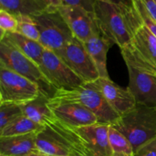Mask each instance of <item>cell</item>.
Here are the masks:
<instances>
[{
  "mask_svg": "<svg viewBox=\"0 0 156 156\" xmlns=\"http://www.w3.org/2000/svg\"><path fill=\"white\" fill-rule=\"evenodd\" d=\"M109 124L97 123L75 128L91 156H111Z\"/></svg>",
  "mask_w": 156,
  "mask_h": 156,
  "instance_id": "obj_14",
  "label": "cell"
},
{
  "mask_svg": "<svg viewBox=\"0 0 156 156\" xmlns=\"http://www.w3.org/2000/svg\"><path fill=\"white\" fill-rule=\"evenodd\" d=\"M41 94L39 85L0 66V104L24 105Z\"/></svg>",
  "mask_w": 156,
  "mask_h": 156,
  "instance_id": "obj_8",
  "label": "cell"
},
{
  "mask_svg": "<svg viewBox=\"0 0 156 156\" xmlns=\"http://www.w3.org/2000/svg\"><path fill=\"white\" fill-rule=\"evenodd\" d=\"M16 18L18 20L17 32L24 35L26 37L39 41V30L34 18L29 15H18Z\"/></svg>",
  "mask_w": 156,
  "mask_h": 156,
  "instance_id": "obj_23",
  "label": "cell"
},
{
  "mask_svg": "<svg viewBox=\"0 0 156 156\" xmlns=\"http://www.w3.org/2000/svg\"><path fill=\"white\" fill-rule=\"evenodd\" d=\"M25 156H46V155H44V154L41 153V152H32V153L28 154V155H27Z\"/></svg>",
  "mask_w": 156,
  "mask_h": 156,
  "instance_id": "obj_31",
  "label": "cell"
},
{
  "mask_svg": "<svg viewBox=\"0 0 156 156\" xmlns=\"http://www.w3.org/2000/svg\"><path fill=\"white\" fill-rule=\"evenodd\" d=\"M44 126L21 115L0 130V137L15 136L29 133H39Z\"/></svg>",
  "mask_w": 156,
  "mask_h": 156,
  "instance_id": "obj_21",
  "label": "cell"
},
{
  "mask_svg": "<svg viewBox=\"0 0 156 156\" xmlns=\"http://www.w3.org/2000/svg\"><path fill=\"white\" fill-rule=\"evenodd\" d=\"M91 84L100 91L108 105L120 117L129 112L136 105V101L130 90L119 86L110 78L99 77Z\"/></svg>",
  "mask_w": 156,
  "mask_h": 156,
  "instance_id": "obj_12",
  "label": "cell"
},
{
  "mask_svg": "<svg viewBox=\"0 0 156 156\" xmlns=\"http://www.w3.org/2000/svg\"><path fill=\"white\" fill-rule=\"evenodd\" d=\"M56 54L84 82H92L100 76L94 61L82 41L74 37Z\"/></svg>",
  "mask_w": 156,
  "mask_h": 156,
  "instance_id": "obj_10",
  "label": "cell"
},
{
  "mask_svg": "<svg viewBox=\"0 0 156 156\" xmlns=\"http://www.w3.org/2000/svg\"><path fill=\"white\" fill-rule=\"evenodd\" d=\"M50 7L52 8H59L60 6L63 5L62 0H44Z\"/></svg>",
  "mask_w": 156,
  "mask_h": 156,
  "instance_id": "obj_30",
  "label": "cell"
},
{
  "mask_svg": "<svg viewBox=\"0 0 156 156\" xmlns=\"http://www.w3.org/2000/svg\"><path fill=\"white\" fill-rule=\"evenodd\" d=\"M83 43L87 51L95 64L99 76L102 78H109L107 69V54L110 46L112 45L111 41L101 34V33H98Z\"/></svg>",
  "mask_w": 156,
  "mask_h": 156,
  "instance_id": "obj_17",
  "label": "cell"
},
{
  "mask_svg": "<svg viewBox=\"0 0 156 156\" xmlns=\"http://www.w3.org/2000/svg\"><path fill=\"white\" fill-rule=\"evenodd\" d=\"M73 35L85 42L96 34L100 33L94 12H88L78 6L62 5L58 8Z\"/></svg>",
  "mask_w": 156,
  "mask_h": 156,
  "instance_id": "obj_11",
  "label": "cell"
},
{
  "mask_svg": "<svg viewBox=\"0 0 156 156\" xmlns=\"http://www.w3.org/2000/svg\"><path fill=\"white\" fill-rule=\"evenodd\" d=\"M36 144L46 156H91L75 128L57 119L37 133Z\"/></svg>",
  "mask_w": 156,
  "mask_h": 156,
  "instance_id": "obj_2",
  "label": "cell"
},
{
  "mask_svg": "<svg viewBox=\"0 0 156 156\" xmlns=\"http://www.w3.org/2000/svg\"><path fill=\"white\" fill-rule=\"evenodd\" d=\"M44 0H0V9L15 16H35L49 9Z\"/></svg>",
  "mask_w": 156,
  "mask_h": 156,
  "instance_id": "obj_19",
  "label": "cell"
},
{
  "mask_svg": "<svg viewBox=\"0 0 156 156\" xmlns=\"http://www.w3.org/2000/svg\"><path fill=\"white\" fill-rule=\"evenodd\" d=\"M0 66L36 83L42 94L51 98L49 90L53 88L43 74L39 65L21 53L5 37L0 41Z\"/></svg>",
  "mask_w": 156,
  "mask_h": 156,
  "instance_id": "obj_6",
  "label": "cell"
},
{
  "mask_svg": "<svg viewBox=\"0 0 156 156\" xmlns=\"http://www.w3.org/2000/svg\"><path fill=\"white\" fill-rule=\"evenodd\" d=\"M49 101L82 105L91 111L98 118V123H101L111 125L120 117L91 82H85L72 90L56 91L49 99Z\"/></svg>",
  "mask_w": 156,
  "mask_h": 156,
  "instance_id": "obj_5",
  "label": "cell"
},
{
  "mask_svg": "<svg viewBox=\"0 0 156 156\" xmlns=\"http://www.w3.org/2000/svg\"><path fill=\"white\" fill-rule=\"evenodd\" d=\"M48 106L56 119L73 128L98 123L91 111L82 105L69 102H48Z\"/></svg>",
  "mask_w": 156,
  "mask_h": 156,
  "instance_id": "obj_13",
  "label": "cell"
},
{
  "mask_svg": "<svg viewBox=\"0 0 156 156\" xmlns=\"http://www.w3.org/2000/svg\"><path fill=\"white\" fill-rule=\"evenodd\" d=\"M40 68L55 91L74 89L85 83L56 53L48 49L43 53Z\"/></svg>",
  "mask_w": 156,
  "mask_h": 156,
  "instance_id": "obj_9",
  "label": "cell"
},
{
  "mask_svg": "<svg viewBox=\"0 0 156 156\" xmlns=\"http://www.w3.org/2000/svg\"><path fill=\"white\" fill-rule=\"evenodd\" d=\"M93 12L101 34L120 49L131 44L135 34L143 25L134 6L95 0Z\"/></svg>",
  "mask_w": 156,
  "mask_h": 156,
  "instance_id": "obj_1",
  "label": "cell"
},
{
  "mask_svg": "<svg viewBox=\"0 0 156 156\" xmlns=\"http://www.w3.org/2000/svg\"><path fill=\"white\" fill-rule=\"evenodd\" d=\"M134 156H156V137L139 148Z\"/></svg>",
  "mask_w": 156,
  "mask_h": 156,
  "instance_id": "obj_26",
  "label": "cell"
},
{
  "mask_svg": "<svg viewBox=\"0 0 156 156\" xmlns=\"http://www.w3.org/2000/svg\"><path fill=\"white\" fill-rule=\"evenodd\" d=\"M109 140L111 156H134V150L127 139L110 125Z\"/></svg>",
  "mask_w": 156,
  "mask_h": 156,
  "instance_id": "obj_22",
  "label": "cell"
},
{
  "mask_svg": "<svg viewBox=\"0 0 156 156\" xmlns=\"http://www.w3.org/2000/svg\"><path fill=\"white\" fill-rule=\"evenodd\" d=\"M155 3H156V0H155Z\"/></svg>",
  "mask_w": 156,
  "mask_h": 156,
  "instance_id": "obj_33",
  "label": "cell"
},
{
  "mask_svg": "<svg viewBox=\"0 0 156 156\" xmlns=\"http://www.w3.org/2000/svg\"><path fill=\"white\" fill-rule=\"evenodd\" d=\"M131 47L145 64L156 73V37L145 25L134 35Z\"/></svg>",
  "mask_w": 156,
  "mask_h": 156,
  "instance_id": "obj_15",
  "label": "cell"
},
{
  "mask_svg": "<svg viewBox=\"0 0 156 156\" xmlns=\"http://www.w3.org/2000/svg\"><path fill=\"white\" fill-rule=\"evenodd\" d=\"M0 29L4 32H17L18 20L16 16L0 9Z\"/></svg>",
  "mask_w": 156,
  "mask_h": 156,
  "instance_id": "obj_25",
  "label": "cell"
},
{
  "mask_svg": "<svg viewBox=\"0 0 156 156\" xmlns=\"http://www.w3.org/2000/svg\"><path fill=\"white\" fill-rule=\"evenodd\" d=\"M40 33L38 42L45 49L56 53L74 38L73 32L56 8L50 7L35 16Z\"/></svg>",
  "mask_w": 156,
  "mask_h": 156,
  "instance_id": "obj_7",
  "label": "cell"
},
{
  "mask_svg": "<svg viewBox=\"0 0 156 156\" xmlns=\"http://www.w3.org/2000/svg\"><path fill=\"white\" fill-rule=\"evenodd\" d=\"M111 126L127 139L135 153L156 137V107L136 104L133 109L120 116Z\"/></svg>",
  "mask_w": 156,
  "mask_h": 156,
  "instance_id": "obj_3",
  "label": "cell"
},
{
  "mask_svg": "<svg viewBox=\"0 0 156 156\" xmlns=\"http://www.w3.org/2000/svg\"><path fill=\"white\" fill-rule=\"evenodd\" d=\"M106 1L111 2L113 3H115L117 5H126L128 7H133V0H106Z\"/></svg>",
  "mask_w": 156,
  "mask_h": 156,
  "instance_id": "obj_29",
  "label": "cell"
},
{
  "mask_svg": "<svg viewBox=\"0 0 156 156\" xmlns=\"http://www.w3.org/2000/svg\"><path fill=\"white\" fill-rule=\"evenodd\" d=\"M63 5L78 6L88 12H94V5L95 0H62Z\"/></svg>",
  "mask_w": 156,
  "mask_h": 156,
  "instance_id": "obj_27",
  "label": "cell"
},
{
  "mask_svg": "<svg viewBox=\"0 0 156 156\" xmlns=\"http://www.w3.org/2000/svg\"><path fill=\"white\" fill-rule=\"evenodd\" d=\"M3 37L9 40L18 50L34 61L40 66L45 48L38 41L26 37L18 32H6Z\"/></svg>",
  "mask_w": 156,
  "mask_h": 156,
  "instance_id": "obj_20",
  "label": "cell"
},
{
  "mask_svg": "<svg viewBox=\"0 0 156 156\" xmlns=\"http://www.w3.org/2000/svg\"><path fill=\"white\" fill-rule=\"evenodd\" d=\"M0 156H5V155H1V154H0Z\"/></svg>",
  "mask_w": 156,
  "mask_h": 156,
  "instance_id": "obj_32",
  "label": "cell"
},
{
  "mask_svg": "<svg viewBox=\"0 0 156 156\" xmlns=\"http://www.w3.org/2000/svg\"><path fill=\"white\" fill-rule=\"evenodd\" d=\"M121 50L129 73V85L137 104L156 107V73L143 62L130 44Z\"/></svg>",
  "mask_w": 156,
  "mask_h": 156,
  "instance_id": "obj_4",
  "label": "cell"
},
{
  "mask_svg": "<svg viewBox=\"0 0 156 156\" xmlns=\"http://www.w3.org/2000/svg\"><path fill=\"white\" fill-rule=\"evenodd\" d=\"M37 133L9 137H0V154L5 156H25L38 152Z\"/></svg>",
  "mask_w": 156,
  "mask_h": 156,
  "instance_id": "obj_16",
  "label": "cell"
},
{
  "mask_svg": "<svg viewBox=\"0 0 156 156\" xmlns=\"http://www.w3.org/2000/svg\"><path fill=\"white\" fill-rule=\"evenodd\" d=\"M50 98L41 93L34 100L21 105L23 115L33 121L45 126L56 120L48 106Z\"/></svg>",
  "mask_w": 156,
  "mask_h": 156,
  "instance_id": "obj_18",
  "label": "cell"
},
{
  "mask_svg": "<svg viewBox=\"0 0 156 156\" xmlns=\"http://www.w3.org/2000/svg\"><path fill=\"white\" fill-rule=\"evenodd\" d=\"M21 115L23 113L21 105L13 103L0 104V130Z\"/></svg>",
  "mask_w": 156,
  "mask_h": 156,
  "instance_id": "obj_24",
  "label": "cell"
},
{
  "mask_svg": "<svg viewBox=\"0 0 156 156\" xmlns=\"http://www.w3.org/2000/svg\"><path fill=\"white\" fill-rule=\"evenodd\" d=\"M149 13L156 21V3L155 0H142Z\"/></svg>",
  "mask_w": 156,
  "mask_h": 156,
  "instance_id": "obj_28",
  "label": "cell"
}]
</instances>
